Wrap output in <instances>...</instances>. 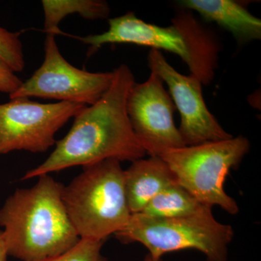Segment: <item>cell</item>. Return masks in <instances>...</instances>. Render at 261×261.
Wrapping results in <instances>:
<instances>
[{
    "label": "cell",
    "instance_id": "7a4b0ae2",
    "mask_svg": "<svg viewBox=\"0 0 261 261\" xmlns=\"http://www.w3.org/2000/svg\"><path fill=\"white\" fill-rule=\"evenodd\" d=\"M37 178L34 186L17 190L0 209L8 255L23 261L58 256L81 239L63 203V185L49 174Z\"/></svg>",
    "mask_w": 261,
    "mask_h": 261
},
{
    "label": "cell",
    "instance_id": "9a60e30c",
    "mask_svg": "<svg viewBox=\"0 0 261 261\" xmlns=\"http://www.w3.org/2000/svg\"><path fill=\"white\" fill-rule=\"evenodd\" d=\"M206 206L175 182L154 197L140 214L155 218L182 217L197 214Z\"/></svg>",
    "mask_w": 261,
    "mask_h": 261
},
{
    "label": "cell",
    "instance_id": "3957f363",
    "mask_svg": "<svg viewBox=\"0 0 261 261\" xmlns=\"http://www.w3.org/2000/svg\"><path fill=\"white\" fill-rule=\"evenodd\" d=\"M82 173L63 186L67 214L81 239L105 241L128 223L132 214L118 160L84 166Z\"/></svg>",
    "mask_w": 261,
    "mask_h": 261
},
{
    "label": "cell",
    "instance_id": "30bf717a",
    "mask_svg": "<svg viewBox=\"0 0 261 261\" xmlns=\"http://www.w3.org/2000/svg\"><path fill=\"white\" fill-rule=\"evenodd\" d=\"M108 24L109 29L102 34L76 38L90 46L92 54L104 44H132L174 53L187 65L190 64L185 42L177 29L172 25L161 27L146 23L133 13L109 19Z\"/></svg>",
    "mask_w": 261,
    "mask_h": 261
},
{
    "label": "cell",
    "instance_id": "52a82bcc",
    "mask_svg": "<svg viewBox=\"0 0 261 261\" xmlns=\"http://www.w3.org/2000/svg\"><path fill=\"white\" fill-rule=\"evenodd\" d=\"M55 37L47 34L44 62L10 94V99L38 97L86 106L94 104L111 87L113 72L91 73L70 64L62 56Z\"/></svg>",
    "mask_w": 261,
    "mask_h": 261
},
{
    "label": "cell",
    "instance_id": "e0dca14e",
    "mask_svg": "<svg viewBox=\"0 0 261 261\" xmlns=\"http://www.w3.org/2000/svg\"><path fill=\"white\" fill-rule=\"evenodd\" d=\"M103 243L104 241L80 239L68 251L41 261H107L101 252Z\"/></svg>",
    "mask_w": 261,
    "mask_h": 261
},
{
    "label": "cell",
    "instance_id": "6da1fadb",
    "mask_svg": "<svg viewBox=\"0 0 261 261\" xmlns=\"http://www.w3.org/2000/svg\"><path fill=\"white\" fill-rule=\"evenodd\" d=\"M113 72L112 83L107 92L74 117L73 126L56 142L50 155L27 171L22 179L108 159L133 162L145 157L147 152L134 132L126 111L127 98L136 84L135 75L125 64Z\"/></svg>",
    "mask_w": 261,
    "mask_h": 261
},
{
    "label": "cell",
    "instance_id": "ba28073f",
    "mask_svg": "<svg viewBox=\"0 0 261 261\" xmlns=\"http://www.w3.org/2000/svg\"><path fill=\"white\" fill-rule=\"evenodd\" d=\"M174 103L157 73L151 71L142 84H135L126 101L128 119L135 135L149 156L185 147L173 120Z\"/></svg>",
    "mask_w": 261,
    "mask_h": 261
},
{
    "label": "cell",
    "instance_id": "2e32d148",
    "mask_svg": "<svg viewBox=\"0 0 261 261\" xmlns=\"http://www.w3.org/2000/svg\"><path fill=\"white\" fill-rule=\"evenodd\" d=\"M20 35L0 27V61L14 73L23 71L25 65Z\"/></svg>",
    "mask_w": 261,
    "mask_h": 261
},
{
    "label": "cell",
    "instance_id": "5b68a950",
    "mask_svg": "<svg viewBox=\"0 0 261 261\" xmlns=\"http://www.w3.org/2000/svg\"><path fill=\"white\" fill-rule=\"evenodd\" d=\"M250 143L243 136L164 151L159 157L168 165L178 185L203 205L239 213L236 200L224 190L230 171L248 153Z\"/></svg>",
    "mask_w": 261,
    "mask_h": 261
},
{
    "label": "cell",
    "instance_id": "ffe728a7",
    "mask_svg": "<svg viewBox=\"0 0 261 261\" xmlns=\"http://www.w3.org/2000/svg\"><path fill=\"white\" fill-rule=\"evenodd\" d=\"M145 261H161V259H155L153 258L150 256V255H147V257H145Z\"/></svg>",
    "mask_w": 261,
    "mask_h": 261
},
{
    "label": "cell",
    "instance_id": "4fadbf2b",
    "mask_svg": "<svg viewBox=\"0 0 261 261\" xmlns=\"http://www.w3.org/2000/svg\"><path fill=\"white\" fill-rule=\"evenodd\" d=\"M178 4L226 29L241 44L260 39V19L240 3L232 0H183Z\"/></svg>",
    "mask_w": 261,
    "mask_h": 261
},
{
    "label": "cell",
    "instance_id": "8fae6325",
    "mask_svg": "<svg viewBox=\"0 0 261 261\" xmlns=\"http://www.w3.org/2000/svg\"><path fill=\"white\" fill-rule=\"evenodd\" d=\"M171 23L185 42L190 57L188 67L191 75L204 85L210 84L219 61L220 47L217 38L190 10L184 9L178 13Z\"/></svg>",
    "mask_w": 261,
    "mask_h": 261
},
{
    "label": "cell",
    "instance_id": "ac0fdd59",
    "mask_svg": "<svg viewBox=\"0 0 261 261\" xmlns=\"http://www.w3.org/2000/svg\"><path fill=\"white\" fill-rule=\"evenodd\" d=\"M23 82L3 62L0 61V92L13 94L20 87Z\"/></svg>",
    "mask_w": 261,
    "mask_h": 261
},
{
    "label": "cell",
    "instance_id": "277c9868",
    "mask_svg": "<svg viewBox=\"0 0 261 261\" xmlns=\"http://www.w3.org/2000/svg\"><path fill=\"white\" fill-rule=\"evenodd\" d=\"M115 235L123 243L142 244L155 259L168 252L193 249L203 253L207 261H226L234 232L232 226L215 219L212 207L206 206L197 214L182 217L132 214Z\"/></svg>",
    "mask_w": 261,
    "mask_h": 261
},
{
    "label": "cell",
    "instance_id": "9c48e42d",
    "mask_svg": "<svg viewBox=\"0 0 261 261\" xmlns=\"http://www.w3.org/2000/svg\"><path fill=\"white\" fill-rule=\"evenodd\" d=\"M148 66L167 84L170 95L181 116L178 130L185 145L231 138L206 106L202 86L196 77L182 75L168 63L160 50L151 49Z\"/></svg>",
    "mask_w": 261,
    "mask_h": 261
},
{
    "label": "cell",
    "instance_id": "7c38bea8",
    "mask_svg": "<svg viewBox=\"0 0 261 261\" xmlns=\"http://www.w3.org/2000/svg\"><path fill=\"white\" fill-rule=\"evenodd\" d=\"M125 191L130 214H140L163 190L176 181L168 165L159 156L132 162L123 171Z\"/></svg>",
    "mask_w": 261,
    "mask_h": 261
},
{
    "label": "cell",
    "instance_id": "5bb4252c",
    "mask_svg": "<svg viewBox=\"0 0 261 261\" xmlns=\"http://www.w3.org/2000/svg\"><path fill=\"white\" fill-rule=\"evenodd\" d=\"M44 32L55 35L60 34L59 24L72 14H79L87 20L106 19L109 16L108 3L99 0H43Z\"/></svg>",
    "mask_w": 261,
    "mask_h": 261
},
{
    "label": "cell",
    "instance_id": "8992f818",
    "mask_svg": "<svg viewBox=\"0 0 261 261\" xmlns=\"http://www.w3.org/2000/svg\"><path fill=\"white\" fill-rule=\"evenodd\" d=\"M86 107L68 102L39 103L16 98L0 105V155L13 151L45 152L56 145V135Z\"/></svg>",
    "mask_w": 261,
    "mask_h": 261
},
{
    "label": "cell",
    "instance_id": "d6986e66",
    "mask_svg": "<svg viewBox=\"0 0 261 261\" xmlns=\"http://www.w3.org/2000/svg\"><path fill=\"white\" fill-rule=\"evenodd\" d=\"M8 256V250H7L6 245H5L3 232L0 231V261H7Z\"/></svg>",
    "mask_w": 261,
    "mask_h": 261
}]
</instances>
